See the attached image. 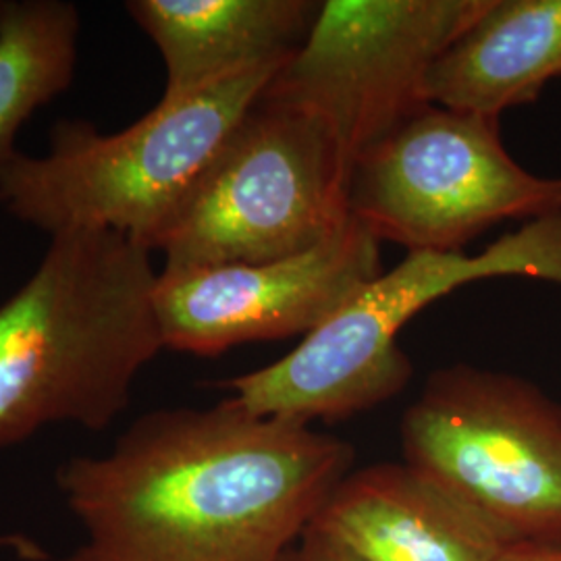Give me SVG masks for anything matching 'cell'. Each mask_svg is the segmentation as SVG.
Masks as SVG:
<instances>
[{"instance_id":"ba28073f","label":"cell","mask_w":561,"mask_h":561,"mask_svg":"<svg viewBox=\"0 0 561 561\" xmlns=\"http://www.w3.org/2000/svg\"><path fill=\"white\" fill-rule=\"evenodd\" d=\"M489 0H327L264 99L322 121L350 167L431 104L424 81ZM352 173V171H350Z\"/></svg>"},{"instance_id":"5b68a950","label":"cell","mask_w":561,"mask_h":561,"mask_svg":"<svg viewBox=\"0 0 561 561\" xmlns=\"http://www.w3.org/2000/svg\"><path fill=\"white\" fill-rule=\"evenodd\" d=\"M350 171L322 121L262 94L150 250L162 268L296 256L352 221Z\"/></svg>"},{"instance_id":"8fae6325","label":"cell","mask_w":561,"mask_h":561,"mask_svg":"<svg viewBox=\"0 0 561 561\" xmlns=\"http://www.w3.org/2000/svg\"><path fill=\"white\" fill-rule=\"evenodd\" d=\"M127 15L164 65L161 102L180 101L291 57L321 11L312 0H129Z\"/></svg>"},{"instance_id":"4fadbf2b","label":"cell","mask_w":561,"mask_h":561,"mask_svg":"<svg viewBox=\"0 0 561 561\" xmlns=\"http://www.w3.org/2000/svg\"><path fill=\"white\" fill-rule=\"evenodd\" d=\"M80 9L67 0H0V169L21 127L69 90L80 55Z\"/></svg>"},{"instance_id":"6da1fadb","label":"cell","mask_w":561,"mask_h":561,"mask_svg":"<svg viewBox=\"0 0 561 561\" xmlns=\"http://www.w3.org/2000/svg\"><path fill=\"white\" fill-rule=\"evenodd\" d=\"M354 460L352 443L231 398L148 412L57 468L81 530L59 561H283Z\"/></svg>"},{"instance_id":"8992f818","label":"cell","mask_w":561,"mask_h":561,"mask_svg":"<svg viewBox=\"0 0 561 561\" xmlns=\"http://www.w3.org/2000/svg\"><path fill=\"white\" fill-rule=\"evenodd\" d=\"M403 461L510 542H561V403L468 364L428 377L400 424Z\"/></svg>"},{"instance_id":"52a82bcc","label":"cell","mask_w":561,"mask_h":561,"mask_svg":"<svg viewBox=\"0 0 561 561\" xmlns=\"http://www.w3.org/2000/svg\"><path fill=\"white\" fill-rule=\"evenodd\" d=\"M350 213L408 252H461L497 222L561 213V178L522 169L500 121L426 104L352 164Z\"/></svg>"},{"instance_id":"277c9868","label":"cell","mask_w":561,"mask_h":561,"mask_svg":"<svg viewBox=\"0 0 561 561\" xmlns=\"http://www.w3.org/2000/svg\"><path fill=\"white\" fill-rule=\"evenodd\" d=\"M528 277L561 285V213L528 221L477 256L408 252L280 360L225 382L262 419L337 422L393 400L412 379L398 343L405 322L461 285Z\"/></svg>"},{"instance_id":"7a4b0ae2","label":"cell","mask_w":561,"mask_h":561,"mask_svg":"<svg viewBox=\"0 0 561 561\" xmlns=\"http://www.w3.org/2000/svg\"><path fill=\"white\" fill-rule=\"evenodd\" d=\"M159 271L140 241L104 229L50 236L32 277L0 304V449L46 426L101 433L164 347Z\"/></svg>"},{"instance_id":"3957f363","label":"cell","mask_w":561,"mask_h":561,"mask_svg":"<svg viewBox=\"0 0 561 561\" xmlns=\"http://www.w3.org/2000/svg\"><path fill=\"white\" fill-rule=\"evenodd\" d=\"M287 59L159 101L115 134L59 121L46 154L20 150L0 169L2 208L46 236L104 229L150 250Z\"/></svg>"},{"instance_id":"30bf717a","label":"cell","mask_w":561,"mask_h":561,"mask_svg":"<svg viewBox=\"0 0 561 561\" xmlns=\"http://www.w3.org/2000/svg\"><path fill=\"white\" fill-rule=\"evenodd\" d=\"M308 530L358 561H495L510 545L474 507L405 461L347 472Z\"/></svg>"},{"instance_id":"7c38bea8","label":"cell","mask_w":561,"mask_h":561,"mask_svg":"<svg viewBox=\"0 0 561 561\" xmlns=\"http://www.w3.org/2000/svg\"><path fill=\"white\" fill-rule=\"evenodd\" d=\"M561 76V0H489L479 20L433 62L424 96L456 113L500 121Z\"/></svg>"},{"instance_id":"5bb4252c","label":"cell","mask_w":561,"mask_h":561,"mask_svg":"<svg viewBox=\"0 0 561 561\" xmlns=\"http://www.w3.org/2000/svg\"><path fill=\"white\" fill-rule=\"evenodd\" d=\"M283 561H358L341 545L314 530H306Z\"/></svg>"},{"instance_id":"2e32d148","label":"cell","mask_w":561,"mask_h":561,"mask_svg":"<svg viewBox=\"0 0 561 561\" xmlns=\"http://www.w3.org/2000/svg\"><path fill=\"white\" fill-rule=\"evenodd\" d=\"M0 553H9L21 561H48L50 556L41 542L21 533H0Z\"/></svg>"},{"instance_id":"9a60e30c","label":"cell","mask_w":561,"mask_h":561,"mask_svg":"<svg viewBox=\"0 0 561 561\" xmlns=\"http://www.w3.org/2000/svg\"><path fill=\"white\" fill-rule=\"evenodd\" d=\"M495 561H561V542H510Z\"/></svg>"},{"instance_id":"9c48e42d","label":"cell","mask_w":561,"mask_h":561,"mask_svg":"<svg viewBox=\"0 0 561 561\" xmlns=\"http://www.w3.org/2000/svg\"><path fill=\"white\" fill-rule=\"evenodd\" d=\"M381 241L352 217L331 240L280 261L162 268L164 347L202 358L310 335L381 275Z\"/></svg>"}]
</instances>
